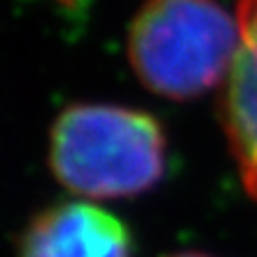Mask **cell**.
Wrapping results in <instances>:
<instances>
[{
    "label": "cell",
    "mask_w": 257,
    "mask_h": 257,
    "mask_svg": "<svg viewBox=\"0 0 257 257\" xmlns=\"http://www.w3.org/2000/svg\"><path fill=\"white\" fill-rule=\"evenodd\" d=\"M239 23L216 0H146L127 34V59L146 89L189 100L223 84Z\"/></svg>",
    "instance_id": "obj_2"
},
{
    "label": "cell",
    "mask_w": 257,
    "mask_h": 257,
    "mask_svg": "<svg viewBox=\"0 0 257 257\" xmlns=\"http://www.w3.org/2000/svg\"><path fill=\"white\" fill-rule=\"evenodd\" d=\"M237 23L239 48L218 109L243 187L257 200V0H239Z\"/></svg>",
    "instance_id": "obj_4"
},
{
    "label": "cell",
    "mask_w": 257,
    "mask_h": 257,
    "mask_svg": "<svg viewBox=\"0 0 257 257\" xmlns=\"http://www.w3.org/2000/svg\"><path fill=\"white\" fill-rule=\"evenodd\" d=\"M19 257H132V239L121 218L96 205L59 203L32 218Z\"/></svg>",
    "instance_id": "obj_3"
},
{
    "label": "cell",
    "mask_w": 257,
    "mask_h": 257,
    "mask_svg": "<svg viewBox=\"0 0 257 257\" xmlns=\"http://www.w3.org/2000/svg\"><path fill=\"white\" fill-rule=\"evenodd\" d=\"M166 257H212L205 252H175V255H166Z\"/></svg>",
    "instance_id": "obj_5"
},
{
    "label": "cell",
    "mask_w": 257,
    "mask_h": 257,
    "mask_svg": "<svg viewBox=\"0 0 257 257\" xmlns=\"http://www.w3.org/2000/svg\"><path fill=\"white\" fill-rule=\"evenodd\" d=\"M166 137L155 116L118 105H71L50 132V169L89 198H130L160 182Z\"/></svg>",
    "instance_id": "obj_1"
}]
</instances>
